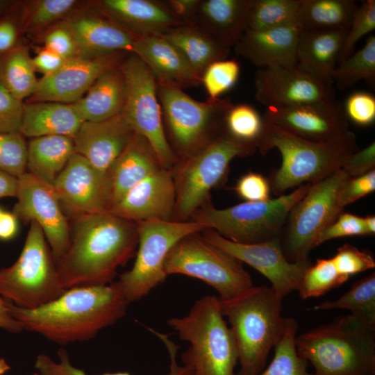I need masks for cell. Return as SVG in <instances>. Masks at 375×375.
Returning a JSON list of instances; mask_svg holds the SVG:
<instances>
[{
  "mask_svg": "<svg viewBox=\"0 0 375 375\" xmlns=\"http://www.w3.org/2000/svg\"><path fill=\"white\" fill-rule=\"evenodd\" d=\"M157 87L162 119L181 158L195 153L222 133L225 115L233 105L230 99L199 101L182 89Z\"/></svg>",
  "mask_w": 375,
  "mask_h": 375,
  "instance_id": "obj_12",
  "label": "cell"
},
{
  "mask_svg": "<svg viewBox=\"0 0 375 375\" xmlns=\"http://www.w3.org/2000/svg\"><path fill=\"white\" fill-rule=\"evenodd\" d=\"M66 290L42 228L31 222L17 260L0 269V297L20 308L35 309L56 299Z\"/></svg>",
  "mask_w": 375,
  "mask_h": 375,
  "instance_id": "obj_8",
  "label": "cell"
},
{
  "mask_svg": "<svg viewBox=\"0 0 375 375\" xmlns=\"http://www.w3.org/2000/svg\"><path fill=\"white\" fill-rule=\"evenodd\" d=\"M24 103L0 85V133L19 132Z\"/></svg>",
  "mask_w": 375,
  "mask_h": 375,
  "instance_id": "obj_51",
  "label": "cell"
},
{
  "mask_svg": "<svg viewBox=\"0 0 375 375\" xmlns=\"http://www.w3.org/2000/svg\"><path fill=\"white\" fill-rule=\"evenodd\" d=\"M132 53L149 67L158 85L183 89L201 83L181 53L160 35L138 37Z\"/></svg>",
  "mask_w": 375,
  "mask_h": 375,
  "instance_id": "obj_26",
  "label": "cell"
},
{
  "mask_svg": "<svg viewBox=\"0 0 375 375\" xmlns=\"http://www.w3.org/2000/svg\"><path fill=\"white\" fill-rule=\"evenodd\" d=\"M299 3L300 0H252L247 29L265 30L294 23Z\"/></svg>",
  "mask_w": 375,
  "mask_h": 375,
  "instance_id": "obj_41",
  "label": "cell"
},
{
  "mask_svg": "<svg viewBox=\"0 0 375 375\" xmlns=\"http://www.w3.org/2000/svg\"><path fill=\"white\" fill-rule=\"evenodd\" d=\"M175 203L172 172L161 168L130 189L109 212L134 222L169 221Z\"/></svg>",
  "mask_w": 375,
  "mask_h": 375,
  "instance_id": "obj_22",
  "label": "cell"
},
{
  "mask_svg": "<svg viewBox=\"0 0 375 375\" xmlns=\"http://www.w3.org/2000/svg\"><path fill=\"white\" fill-rule=\"evenodd\" d=\"M0 328L10 333H18L24 331L21 323L15 319L8 312L5 300L0 297Z\"/></svg>",
  "mask_w": 375,
  "mask_h": 375,
  "instance_id": "obj_59",
  "label": "cell"
},
{
  "mask_svg": "<svg viewBox=\"0 0 375 375\" xmlns=\"http://www.w3.org/2000/svg\"><path fill=\"white\" fill-rule=\"evenodd\" d=\"M5 303L24 330L60 344L93 338L122 318L129 304L117 281L69 288L56 299L35 309L20 308L7 300Z\"/></svg>",
  "mask_w": 375,
  "mask_h": 375,
  "instance_id": "obj_2",
  "label": "cell"
},
{
  "mask_svg": "<svg viewBox=\"0 0 375 375\" xmlns=\"http://www.w3.org/2000/svg\"><path fill=\"white\" fill-rule=\"evenodd\" d=\"M3 211V210L2 208H0V216H1V213H2Z\"/></svg>",
  "mask_w": 375,
  "mask_h": 375,
  "instance_id": "obj_64",
  "label": "cell"
},
{
  "mask_svg": "<svg viewBox=\"0 0 375 375\" xmlns=\"http://www.w3.org/2000/svg\"><path fill=\"white\" fill-rule=\"evenodd\" d=\"M296 347L312 375H375V328L350 314L302 333Z\"/></svg>",
  "mask_w": 375,
  "mask_h": 375,
  "instance_id": "obj_4",
  "label": "cell"
},
{
  "mask_svg": "<svg viewBox=\"0 0 375 375\" xmlns=\"http://www.w3.org/2000/svg\"><path fill=\"white\" fill-rule=\"evenodd\" d=\"M262 154L277 149L281 155V166L268 178L271 191L277 197L289 189L313 183L340 169L345 160L358 150L356 135L351 131L326 142H313L292 135L267 124Z\"/></svg>",
  "mask_w": 375,
  "mask_h": 375,
  "instance_id": "obj_5",
  "label": "cell"
},
{
  "mask_svg": "<svg viewBox=\"0 0 375 375\" xmlns=\"http://www.w3.org/2000/svg\"><path fill=\"white\" fill-rule=\"evenodd\" d=\"M365 226L370 235L375 234V216L372 215L364 217Z\"/></svg>",
  "mask_w": 375,
  "mask_h": 375,
  "instance_id": "obj_61",
  "label": "cell"
},
{
  "mask_svg": "<svg viewBox=\"0 0 375 375\" xmlns=\"http://www.w3.org/2000/svg\"><path fill=\"white\" fill-rule=\"evenodd\" d=\"M89 6L137 37L161 35L183 22L165 1L151 0H99Z\"/></svg>",
  "mask_w": 375,
  "mask_h": 375,
  "instance_id": "obj_24",
  "label": "cell"
},
{
  "mask_svg": "<svg viewBox=\"0 0 375 375\" xmlns=\"http://www.w3.org/2000/svg\"><path fill=\"white\" fill-rule=\"evenodd\" d=\"M351 178L342 168L311 183L304 196L290 210L280 238L286 258L308 262L322 231L343 212L338 206L339 192Z\"/></svg>",
  "mask_w": 375,
  "mask_h": 375,
  "instance_id": "obj_10",
  "label": "cell"
},
{
  "mask_svg": "<svg viewBox=\"0 0 375 375\" xmlns=\"http://www.w3.org/2000/svg\"><path fill=\"white\" fill-rule=\"evenodd\" d=\"M297 322L288 318L286 328L274 346L269 365L257 375H312L308 371V361L300 356L296 347Z\"/></svg>",
  "mask_w": 375,
  "mask_h": 375,
  "instance_id": "obj_39",
  "label": "cell"
},
{
  "mask_svg": "<svg viewBox=\"0 0 375 375\" xmlns=\"http://www.w3.org/2000/svg\"><path fill=\"white\" fill-rule=\"evenodd\" d=\"M16 198L12 212L25 224L40 226L57 262L69 247L71 227L53 186L25 172L18 177Z\"/></svg>",
  "mask_w": 375,
  "mask_h": 375,
  "instance_id": "obj_15",
  "label": "cell"
},
{
  "mask_svg": "<svg viewBox=\"0 0 375 375\" xmlns=\"http://www.w3.org/2000/svg\"><path fill=\"white\" fill-rule=\"evenodd\" d=\"M120 67L126 84L122 112L134 131L149 142L161 167L172 170L178 159L165 135L156 79L133 53H130Z\"/></svg>",
  "mask_w": 375,
  "mask_h": 375,
  "instance_id": "obj_14",
  "label": "cell"
},
{
  "mask_svg": "<svg viewBox=\"0 0 375 375\" xmlns=\"http://www.w3.org/2000/svg\"><path fill=\"white\" fill-rule=\"evenodd\" d=\"M301 31L295 22L265 30L247 29L235 51L258 69L296 66Z\"/></svg>",
  "mask_w": 375,
  "mask_h": 375,
  "instance_id": "obj_25",
  "label": "cell"
},
{
  "mask_svg": "<svg viewBox=\"0 0 375 375\" xmlns=\"http://www.w3.org/2000/svg\"><path fill=\"white\" fill-rule=\"evenodd\" d=\"M267 124L253 106L241 103L232 105L224 121V131L233 139L258 149L262 142Z\"/></svg>",
  "mask_w": 375,
  "mask_h": 375,
  "instance_id": "obj_37",
  "label": "cell"
},
{
  "mask_svg": "<svg viewBox=\"0 0 375 375\" xmlns=\"http://www.w3.org/2000/svg\"><path fill=\"white\" fill-rule=\"evenodd\" d=\"M53 186L69 221L109 211L112 206L108 174L98 170L76 153L71 156Z\"/></svg>",
  "mask_w": 375,
  "mask_h": 375,
  "instance_id": "obj_16",
  "label": "cell"
},
{
  "mask_svg": "<svg viewBox=\"0 0 375 375\" xmlns=\"http://www.w3.org/2000/svg\"><path fill=\"white\" fill-rule=\"evenodd\" d=\"M235 190L245 201H263L270 198V185L268 178L260 174L248 172L238 181Z\"/></svg>",
  "mask_w": 375,
  "mask_h": 375,
  "instance_id": "obj_52",
  "label": "cell"
},
{
  "mask_svg": "<svg viewBox=\"0 0 375 375\" xmlns=\"http://www.w3.org/2000/svg\"><path fill=\"white\" fill-rule=\"evenodd\" d=\"M17 28L13 21L7 18L0 20V54L17 44Z\"/></svg>",
  "mask_w": 375,
  "mask_h": 375,
  "instance_id": "obj_57",
  "label": "cell"
},
{
  "mask_svg": "<svg viewBox=\"0 0 375 375\" xmlns=\"http://www.w3.org/2000/svg\"><path fill=\"white\" fill-rule=\"evenodd\" d=\"M69 247L56 262L62 286L104 285L111 283L117 269L135 253L138 244L136 222L109 211L69 221Z\"/></svg>",
  "mask_w": 375,
  "mask_h": 375,
  "instance_id": "obj_1",
  "label": "cell"
},
{
  "mask_svg": "<svg viewBox=\"0 0 375 375\" xmlns=\"http://www.w3.org/2000/svg\"><path fill=\"white\" fill-rule=\"evenodd\" d=\"M38 79L28 48L17 44L0 54V85L22 101L35 92Z\"/></svg>",
  "mask_w": 375,
  "mask_h": 375,
  "instance_id": "obj_35",
  "label": "cell"
},
{
  "mask_svg": "<svg viewBox=\"0 0 375 375\" xmlns=\"http://www.w3.org/2000/svg\"><path fill=\"white\" fill-rule=\"evenodd\" d=\"M255 97L267 107L287 108L335 99L332 85L297 66L259 68L254 78Z\"/></svg>",
  "mask_w": 375,
  "mask_h": 375,
  "instance_id": "obj_18",
  "label": "cell"
},
{
  "mask_svg": "<svg viewBox=\"0 0 375 375\" xmlns=\"http://www.w3.org/2000/svg\"><path fill=\"white\" fill-rule=\"evenodd\" d=\"M32 375H40L38 372H35Z\"/></svg>",
  "mask_w": 375,
  "mask_h": 375,
  "instance_id": "obj_63",
  "label": "cell"
},
{
  "mask_svg": "<svg viewBox=\"0 0 375 375\" xmlns=\"http://www.w3.org/2000/svg\"><path fill=\"white\" fill-rule=\"evenodd\" d=\"M375 167V142L373 141L361 150L352 153L344 162L342 169L351 177L365 174Z\"/></svg>",
  "mask_w": 375,
  "mask_h": 375,
  "instance_id": "obj_54",
  "label": "cell"
},
{
  "mask_svg": "<svg viewBox=\"0 0 375 375\" xmlns=\"http://www.w3.org/2000/svg\"><path fill=\"white\" fill-rule=\"evenodd\" d=\"M79 4L75 0H37L26 3L22 15L24 28L42 35L63 20Z\"/></svg>",
  "mask_w": 375,
  "mask_h": 375,
  "instance_id": "obj_40",
  "label": "cell"
},
{
  "mask_svg": "<svg viewBox=\"0 0 375 375\" xmlns=\"http://www.w3.org/2000/svg\"><path fill=\"white\" fill-rule=\"evenodd\" d=\"M202 235L208 242L230 253L265 276L272 288L281 296L297 290L308 262L289 261L282 251L280 239L254 244L231 241L212 229L204 230Z\"/></svg>",
  "mask_w": 375,
  "mask_h": 375,
  "instance_id": "obj_17",
  "label": "cell"
},
{
  "mask_svg": "<svg viewBox=\"0 0 375 375\" xmlns=\"http://www.w3.org/2000/svg\"><path fill=\"white\" fill-rule=\"evenodd\" d=\"M42 40L44 47L65 59L78 57L75 40L61 22L47 29L42 35Z\"/></svg>",
  "mask_w": 375,
  "mask_h": 375,
  "instance_id": "obj_50",
  "label": "cell"
},
{
  "mask_svg": "<svg viewBox=\"0 0 375 375\" xmlns=\"http://www.w3.org/2000/svg\"><path fill=\"white\" fill-rule=\"evenodd\" d=\"M361 80L370 84L375 81L374 35H370L361 49L339 62L332 74L333 83L341 90L352 88Z\"/></svg>",
  "mask_w": 375,
  "mask_h": 375,
  "instance_id": "obj_38",
  "label": "cell"
},
{
  "mask_svg": "<svg viewBox=\"0 0 375 375\" xmlns=\"http://www.w3.org/2000/svg\"><path fill=\"white\" fill-rule=\"evenodd\" d=\"M344 309L363 323L375 328V273L355 282L350 289L334 301L316 305V310Z\"/></svg>",
  "mask_w": 375,
  "mask_h": 375,
  "instance_id": "obj_36",
  "label": "cell"
},
{
  "mask_svg": "<svg viewBox=\"0 0 375 375\" xmlns=\"http://www.w3.org/2000/svg\"><path fill=\"white\" fill-rule=\"evenodd\" d=\"M224 317L219 298L206 295L188 315L167 321L180 339L190 344L181 359L194 375H234L238 347Z\"/></svg>",
  "mask_w": 375,
  "mask_h": 375,
  "instance_id": "obj_6",
  "label": "cell"
},
{
  "mask_svg": "<svg viewBox=\"0 0 375 375\" xmlns=\"http://www.w3.org/2000/svg\"><path fill=\"white\" fill-rule=\"evenodd\" d=\"M256 149L231 138L224 131L195 153L181 158L172 169L175 189L174 213L178 221L191 217L223 183L231 161L254 153Z\"/></svg>",
  "mask_w": 375,
  "mask_h": 375,
  "instance_id": "obj_9",
  "label": "cell"
},
{
  "mask_svg": "<svg viewBox=\"0 0 375 375\" xmlns=\"http://www.w3.org/2000/svg\"><path fill=\"white\" fill-rule=\"evenodd\" d=\"M83 122L72 103L26 101L19 133L31 138L48 135L73 138Z\"/></svg>",
  "mask_w": 375,
  "mask_h": 375,
  "instance_id": "obj_31",
  "label": "cell"
},
{
  "mask_svg": "<svg viewBox=\"0 0 375 375\" xmlns=\"http://www.w3.org/2000/svg\"><path fill=\"white\" fill-rule=\"evenodd\" d=\"M375 28V1H363L347 31L339 62L349 56L356 44Z\"/></svg>",
  "mask_w": 375,
  "mask_h": 375,
  "instance_id": "obj_46",
  "label": "cell"
},
{
  "mask_svg": "<svg viewBox=\"0 0 375 375\" xmlns=\"http://www.w3.org/2000/svg\"><path fill=\"white\" fill-rule=\"evenodd\" d=\"M283 298L272 287L253 285L233 298L219 299L238 347V375H257L263 370L288 324V318L281 315Z\"/></svg>",
  "mask_w": 375,
  "mask_h": 375,
  "instance_id": "obj_3",
  "label": "cell"
},
{
  "mask_svg": "<svg viewBox=\"0 0 375 375\" xmlns=\"http://www.w3.org/2000/svg\"><path fill=\"white\" fill-rule=\"evenodd\" d=\"M347 31H301L297 47V67L333 85L332 74L339 63Z\"/></svg>",
  "mask_w": 375,
  "mask_h": 375,
  "instance_id": "obj_28",
  "label": "cell"
},
{
  "mask_svg": "<svg viewBox=\"0 0 375 375\" xmlns=\"http://www.w3.org/2000/svg\"><path fill=\"white\" fill-rule=\"evenodd\" d=\"M10 369V365L6 362L5 359L0 358V375H4Z\"/></svg>",
  "mask_w": 375,
  "mask_h": 375,
  "instance_id": "obj_62",
  "label": "cell"
},
{
  "mask_svg": "<svg viewBox=\"0 0 375 375\" xmlns=\"http://www.w3.org/2000/svg\"><path fill=\"white\" fill-rule=\"evenodd\" d=\"M164 269L167 276L183 274L199 279L215 289L219 298H233L253 286L243 263L208 242L197 233L178 241L167 254Z\"/></svg>",
  "mask_w": 375,
  "mask_h": 375,
  "instance_id": "obj_11",
  "label": "cell"
},
{
  "mask_svg": "<svg viewBox=\"0 0 375 375\" xmlns=\"http://www.w3.org/2000/svg\"><path fill=\"white\" fill-rule=\"evenodd\" d=\"M240 72V64L235 60L223 59L210 64L203 72L201 83L208 99H216L231 89L237 83Z\"/></svg>",
  "mask_w": 375,
  "mask_h": 375,
  "instance_id": "obj_44",
  "label": "cell"
},
{
  "mask_svg": "<svg viewBox=\"0 0 375 375\" xmlns=\"http://www.w3.org/2000/svg\"><path fill=\"white\" fill-rule=\"evenodd\" d=\"M160 36L181 53L194 73L201 78L210 64L226 59L230 54L231 49L221 45L193 23L185 22Z\"/></svg>",
  "mask_w": 375,
  "mask_h": 375,
  "instance_id": "obj_32",
  "label": "cell"
},
{
  "mask_svg": "<svg viewBox=\"0 0 375 375\" xmlns=\"http://www.w3.org/2000/svg\"><path fill=\"white\" fill-rule=\"evenodd\" d=\"M358 7L353 0H300L295 22L301 31L348 30Z\"/></svg>",
  "mask_w": 375,
  "mask_h": 375,
  "instance_id": "obj_34",
  "label": "cell"
},
{
  "mask_svg": "<svg viewBox=\"0 0 375 375\" xmlns=\"http://www.w3.org/2000/svg\"><path fill=\"white\" fill-rule=\"evenodd\" d=\"M135 133L123 112L97 122H83L72 138L74 153L108 173Z\"/></svg>",
  "mask_w": 375,
  "mask_h": 375,
  "instance_id": "obj_23",
  "label": "cell"
},
{
  "mask_svg": "<svg viewBox=\"0 0 375 375\" xmlns=\"http://www.w3.org/2000/svg\"><path fill=\"white\" fill-rule=\"evenodd\" d=\"M130 53L119 51L96 58L68 59L59 69L38 79L35 92L26 101L74 103L100 76L119 66Z\"/></svg>",
  "mask_w": 375,
  "mask_h": 375,
  "instance_id": "obj_20",
  "label": "cell"
},
{
  "mask_svg": "<svg viewBox=\"0 0 375 375\" xmlns=\"http://www.w3.org/2000/svg\"><path fill=\"white\" fill-rule=\"evenodd\" d=\"M136 224L138 244L135 262L117 281L129 303L144 297L165 281V258L178 241L207 229L192 220H150Z\"/></svg>",
  "mask_w": 375,
  "mask_h": 375,
  "instance_id": "obj_13",
  "label": "cell"
},
{
  "mask_svg": "<svg viewBox=\"0 0 375 375\" xmlns=\"http://www.w3.org/2000/svg\"><path fill=\"white\" fill-rule=\"evenodd\" d=\"M74 153L72 138L48 135L27 144L26 172L53 185Z\"/></svg>",
  "mask_w": 375,
  "mask_h": 375,
  "instance_id": "obj_33",
  "label": "cell"
},
{
  "mask_svg": "<svg viewBox=\"0 0 375 375\" xmlns=\"http://www.w3.org/2000/svg\"><path fill=\"white\" fill-rule=\"evenodd\" d=\"M161 168L149 142L135 132L108 172L111 208L133 186Z\"/></svg>",
  "mask_w": 375,
  "mask_h": 375,
  "instance_id": "obj_29",
  "label": "cell"
},
{
  "mask_svg": "<svg viewBox=\"0 0 375 375\" xmlns=\"http://www.w3.org/2000/svg\"><path fill=\"white\" fill-rule=\"evenodd\" d=\"M310 185H301L292 192L275 199L244 201L224 209H217L208 203L197 210L191 219L238 243L254 244L280 239L290 210Z\"/></svg>",
  "mask_w": 375,
  "mask_h": 375,
  "instance_id": "obj_7",
  "label": "cell"
},
{
  "mask_svg": "<svg viewBox=\"0 0 375 375\" xmlns=\"http://www.w3.org/2000/svg\"><path fill=\"white\" fill-rule=\"evenodd\" d=\"M353 235H370L364 217L342 212L322 231L316 240L315 247L331 239Z\"/></svg>",
  "mask_w": 375,
  "mask_h": 375,
  "instance_id": "obj_48",
  "label": "cell"
},
{
  "mask_svg": "<svg viewBox=\"0 0 375 375\" xmlns=\"http://www.w3.org/2000/svg\"><path fill=\"white\" fill-rule=\"evenodd\" d=\"M27 144L19 132L0 133V170L15 177L26 172Z\"/></svg>",
  "mask_w": 375,
  "mask_h": 375,
  "instance_id": "obj_45",
  "label": "cell"
},
{
  "mask_svg": "<svg viewBox=\"0 0 375 375\" xmlns=\"http://www.w3.org/2000/svg\"><path fill=\"white\" fill-rule=\"evenodd\" d=\"M200 0H168L165 1L169 10L183 22H192Z\"/></svg>",
  "mask_w": 375,
  "mask_h": 375,
  "instance_id": "obj_56",
  "label": "cell"
},
{
  "mask_svg": "<svg viewBox=\"0 0 375 375\" xmlns=\"http://www.w3.org/2000/svg\"><path fill=\"white\" fill-rule=\"evenodd\" d=\"M265 122L313 142L336 139L349 131V120L335 99L287 108L267 107Z\"/></svg>",
  "mask_w": 375,
  "mask_h": 375,
  "instance_id": "obj_19",
  "label": "cell"
},
{
  "mask_svg": "<svg viewBox=\"0 0 375 375\" xmlns=\"http://www.w3.org/2000/svg\"><path fill=\"white\" fill-rule=\"evenodd\" d=\"M120 65L100 76L83 97L72 103L83 122L101 121L122 112L126 84Z\"/></svg>",
  "mask_w": 375,
  "mask_h": 375,
  "instance_id": "obj_30",
  "label": "cell"
},
{
  "mask_svg": "<svg viewBox=\"0 0 375 375\" xmlns=\"http://www.w3.org/2000/svg\"><path fill=\"white\" fill-rule=\"evenodd\" d=\"M65 59L54 53L51 50L44 47L37 55L33 58V63L35 72H39L43 76L49 75L59 69L67 61Z\"/></svg>",
  "mask_w": 375,
  "mask_h": 375,
  "instance_id": "obj_55",
  "label": "cell"
},
{
  "mask_svg": "<svg viewBox=\"0 0 375 375\" xmlns=\"http://www.w3.org/2000/svg\"><path fill=\"white\" fill-rule=\"evenodd\" d=\"M61 22L72 35L78 58H96L119 51L132 53L138 38L88 5V8H76Z\"/></svg>",
  "mask_w": 375,
  "mask_h": 375,
  "instance_id": "obj_21",
  "label": "cell"
},
{
  "mask_svg": "<svg viewBox=\"0 0 375 375\" xmlns=\"http://www.w3.org/2000/svg\"><path fill=\"white\" fill-rule=\"evenodd\" d=\"M252 0H200L191 22L231 49L247 29Z\"/></svg>",
  "mask_w": 375,
  "mask_h": 375,
  "instance_id": "obj_27",
  "label": "cell"
},
{
  "mask_svg": "<svg viewBox=\"0 0 375 375\" xmlns=\"http://www.w3.org/2000/svg\"><path fill=\"white\" fill-rule=\"evenodd\" d=\"M18 221L12 212H2L0 216V240H10L16 235L18 231Z\"/></svg>",
  "mask_w": 375,
  "mask_h": 375,
  "instance_id": "obj_58",
  "label": "cell"
},
{
  "mask_svg": "<svg viewBox=\"0 0 375 375\" xmlns=\"http://www.w3.org/2000/svg\"><path fill=\"white\" fill-rule=\"evenodd\" d=\"M347 280L336 269L331 258H318L305 270L297 291L301 299L324 295Z\"/></svg>",
  "mask_w": 375,
  "mask_h": 375,
  "instance_id": "obj_43",
  "label": "cell"
},
{
  "mask_svg": "<svg viewBox=\"0 0 375 375\" xmlns=\"http://www.w3.org/2000/svg\"><path fill=\"white\" fill-rule=\"evenodd\" d=\"M374 190L375 169L360 176L349 178L339 192V208L343 211L347 206Z\"/></svg>",
  "mask_w": 375,
  "mask_h": 375,
  "instance_id": "obj_53",
  "label": "cell"
},
{
  "mask_svg": "<svg viewBox=\"0 0 375 375\" xmlns=\"http://www.w3.org/2000/svg\"><path fill=\"white\" fill-rule=\"evenodd\" d=\"M343 110L348 120L359 126H369L375 121V98L366 92H354L347 99Z\"/></svg>",
  "mask_w": 375,
  "mask_h": 375,
  "instance_id": "obj_49",
  "label": "cell"
},
{
  "mask_svg": "<svg viewBox=\"0 0 375 375\" xmlns=\"http://www.w3.org/2000/svg\"><path fill=\"white\" fill-rule=\"evenodd\" d=\"M171 364L169 372L165 375H194L193 372L186 365H178L176 361V347L174 344L167 346ZM34 367L40 375H90L85 371L75 367L70 361L68 353L63 349L58 351V360L52 359L45 353L36 356ZM99 375H131L127 372L104 373Z\"/></svg>",
  "mask_w": 375,
  "mask_h": 375,
  "instance_id": "obj_42",
  "label": "cell"
},
{
  "mask_svg": "<svg viewBox=\"0 0 375 375\" xmlns=\"http://www.w3.org/2000/svg\"><path fill=\"white\" fill-rule=\"evenodd\" d=\"M331 259L338 273L347 280L351 275L375 267V260L371 253L359 250L349 244L338 247Z\"/></svg>",
  "mask_w": 375,
  "mask_h": 375,
  "instance_id": "obj_47",
  "label": "cell"
},
{
  "mask_svg": "<svg viewBox=\"0 0 375 375\" xmlns=\"http://www.w3.org/2000/svg\"><path fill=\"white\" fill-rule=\"evenodd\" d=\"M18 189V178L0 170V199L16 197Z\"/></svg>",
  "mask_w": 375,
  "mask_h": 375,
  "instance_id": "obj_60",
  "label": "cell"
}]
</instances>
